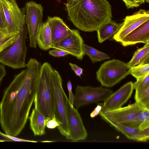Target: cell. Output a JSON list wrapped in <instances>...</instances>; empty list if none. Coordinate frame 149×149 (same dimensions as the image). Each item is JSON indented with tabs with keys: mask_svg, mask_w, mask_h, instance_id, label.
I'll list each match as a JSON object with an SVG mask.
<instances>
[{
	"mask_svg": "<svg viewBox=\"0 0 149 149\" xmlns=\"http://www.w3.org/2000/svg\"><path fill=\"white\" fill-rule=\"evenodd\" d=\"M149 86V73L133 83V88L136 91L142 89Z\"/></svg>",
	"mask_w": 149,
	"mask_h": 149,
	"instance_id": "4316f807",
	"label": "cell"
},
{
	"mask_svg": "<svg viewBox=\"0 0 149 149\" xmlns=\"http://www.w3.org/2000/svg\"><path fill=\"white\" fill-rule=\"evenodd\" d=\"M113 91L107 88L77 85L73 102L77 109L91 103L104 101Z\"/></svg>",
	"mask_w": 149,
	"mask_h": 149,
	"instance_id": "52a82bcc",
	"label": "cell"
},
{
	"mask_svg": "<svg viewBox=\"0 0 149 149\" xmlns=\"http://www.w3.org/2000/svg\"><path fill=\"white\" fill-rule=\"evenodd\" d=\"M131 127L140 132L149 127V109L144 108L139 112Z\"/></svg>",
	"mask_w": 149,
	"mask_h": 149,
	"instance_id": "603a6c76",
	"label": "cell"
},
{
	"mask_svg": "<svg viewBox=\"0 0 149 149\" xmlns=\"http://www.w3.org/2000/svg\"><path fill=\"white\" fill-rule=\"evenodd\" d=\"M102 110V107L100 104V105H97L95 109L91 112L90 114V116L91 118H94Z\"/></svg>",
	"mask_w": 149,
	"mask_h": 149,
	"instance_id": "d590c367",
	"label": "cell"
},
{
	"mask_svg": "<svg viewBox=\"0 0 149 149\" xmlns=\"http://www.w3.org/2000/svg\"><path fill=\"white\" fill-rule=\"evenodd\" d=\"M54 69L47 62L42 64L35 99L39 110L48 120L54 115V96L52 80Z\"/></svg>",
	"mask_w": 149,
	"mask_h": 149,
	"instance_id": "3957f363",
	"label": "cell"
},
{
	"mask_svg": "<svg viewBox=\"0 0 149 149\" xmlns=\"http://www.w3.org/2000/svg\"><path fill=\"white\" fill-rule=\"evenodd\" d=\"M84 43L79 31L73 29L71 33L55 44L52 48L64 50L78 59L81 60L85 55L83 49Z\"/></svg>",
	"mask_w": 149,
	"mask_h": 149,
	"instance_id": "4fadbf2b",
	"label": "cell"
},
{
	"mask_svg": "<svg viewBox=\"0 0 149 149\" xmlns=\"http://www.w3.org/2000/svg\"><path fill=\"white\" fill-rule=\"evenodd\" d=\"M60 124L55 115L47 122L46 126L49 129H54L58 127Z\"/></svg>",
	"mask_w": 149,
	"mask_h": 149,
	"instance_id": "4dcf8cb0",
	"label": "cell"
},
{
	"mask_svg": "<svg viewBox=\"0 0 149 149\" xmlns=\"http://www.w3.org/2000/svg\"><path fill=\"white\" fill-rule=\"evenodd\" d=\"M54 102V115L60 123L57 128L61 134L67 139L69 135L68 125V99L63 89L61 77L54 70L52 75Z\"/></svg>",
	"mask_w": 149,
	"mask_h": 149,
	"instance_id": "277c9868",
	"label": "cell"
},
{
	"mask_svg": "<svg viewBox=\"0 0 149 149\" xmlns=\"http://www.w3.org/2000/svg\"><path fill=\"white\" fill-rule=\"evenodd\" d=\"M144 108L135 102L127 106L113 110L101 111L99 114L101 118H110L120 124L131 127L138 114Z\"/></svg>",
	"mask_w": 149,
	"mask_h": 149,
	"instance_id": "30bf717a",
	"label": "cell"
},
{
	"mask_svg": "<svg viewBox=\"0 0 149 149\" xmlns=\"http://www.w3.org/2000/svg\"><path fill=\"white\" fill-rule=\"evenodd\" d=\"M42 64L34 58L15 75L0 103V123L5 133L16 137L24 128L34 102Z\"/></svg>",
	"mask_w": 149,
	"mask_h": 149,
	"instance_id": "6da1fadb",
	"label": "cell"
},
{
	"mask_svg": "<svg viewBox=\"0 0 149 149\" xmlns=\"http://www.w3.org/2000/svg\"><path fill=\"white\" fill-rule=\"evenodd\" d=\"M83 49L85 54H86L89 56L93 63L110 58V56L107 54L84 43L83 45Z\"/></svg>",
	"mask_w": 149,
	"mask_h": 149,
	"instance_id": "7402d4cb",
	"label": "cell"
},
{
	"mask_svg": "<svg viewBox=\"0 0 149 149\" xmlns=\"http://www.w3.org/2000/svg\"><path fill=\"white\" fill-rule=\"evenodd\" d=\"M67 86L68 91L69 100L71 104L73 105V102L74 99V95L72 92V86L71 82L70 81H69L67 82Z\"/></svg>",
	"mask_w": 149,
	"mask_h": 149,
	"instance_id": "836d02e7",
	"label": "cell"
},
{
	"mask_svg": "<svg viewBox=\"0 0 149 149\" xmlns=\"http://www.w3.org/2000/svg\"><path fill=\"white\" fill-rule=\"evenodd\" d=\"M131 68L120 60H110L101 65L96 72L97 79L102 86L111 87L130 74Z\"/></svg>",
	"mask_w": 149,
	"mask_h": 149,
	"instance_id": "8992f818",
	"label": "cell"
},
{
	"mask_svg": "<svg viewBox=\"0 0 149 149\" xmlns=\"http://www.w3.org/2000/svg\"><path fill=\"white\" fill-rule=\"evenodd\" d=\"M149 73V63H144L132 67L130 74L137 80Z\"/></svg>",
	"mask_w": 149,
	"mask_h": 149,
	"instance_id": "484cf974",
	"label": "cell"
},
{
	"mask_svg": "<svg viewBox=\"0 0 149 149\" xmlns=\"http://www.w3.org/2000/svg\"><path fill=\"white\" fill-rule=\"evenodd\" d=\"M25 22L29 39V46L37 48L36 38L39 30L43 23V8L40 4L33 1L25 3Z\"/></svg>",
	"mask_w": 149,
	"mask_h": 149,
	"instance_id": "ba28073f",
	"label": "cell"
},
{
	"mask_svg": "<svg viewBox=\"0 0 149 149\" xmlns=\"http://www.w3.org/2000/svg\"></svg>",
	"mask_w": 149,
	"mask_h": 149,
	"instance_id": "f35d334b",
	"label": "cell"
},
{
	"mask_svg": "<svg viewBox=\"0 0 149 149\" xmlns=\"http://www.w3.org/2000/svg\"><path fill=\"white\" fill-rule=\"evenodd\" d=\"M27 33L26 26L20 31L13 43L0 53V63L14 69L26 67Z\"/></svg>",
	"mask_w": 149,
	"mask_h": 149,
	"instance_id": "5b68a950",
	"label": "cell"
},
{
	"mask_svg": "<svg viewBox=\"0 0 149 149\" xmlns=\"http://www.w3.org/2000/svg\"><path fill=\"white\" fill-rule=\"evenodd\" d=\"M49 53L50 55L55 57H63L68 55H70L69 54L66 52L61 49L56 48L49 50Z\"/></svg>",
	"mask_w": 149,
	"mask_h": 149,
	"instance_id": "f546056e",
	"label": "cell"
},
{
	"mask_svg": "<svg viewBox=\"0 0 149 149\" xmlns=\"http://www.w3.org/2000/svg\"><path fill=\"white\" fill-rule=\"evenodd\" d=\"M145 1L147 2V3H149V0H145Z\"/></svg>",
	"mask_w": 149,
	"mask_h": 149,
	"instance_id": "8d00e7d4",
	"label": "cell"
},
{
	"mask_svg": "<svg viewBox=\"0 0 149 149\" xmlns=\"http://www.w3.org/2000/svg\"><path fill=\"white\" fill-rule=\"evenodd\" d=\"M123 46L149 43V20L132 31L120 42Z\"/></svg>",
	"mask_w": 149,
	"mask_h": 149,
	"instance_id": "2e32d148",
	"label": "cell"
},
{
	"mask_svg": "<svg viewBox=\"0 0 149 149\" xmlns=\"http://www.w3.org/2000/svg\"><path fill=\"white\" fill-rule=\"evenodd\" d=\"M19 33H8L0 31V53L13 43Z\"/></svg>",
	"mask_w": 149,
	"mask_h": 149,
	"instance_id": "d4e9b609",
	"label": "cell"
},
{
	"mask_svg": "<svg viewBox=\"0 0 149 149\" xmlns=\"http://www.w3.org/2000/svg\"><path fill=\"white\" fill-rule=\"evenodd\" d=\"M0 135L5 137L7 139L9 140L10 141H21V142H37V141H34L27 140L24 139H20L16 137L11 136L8 135L6 134H4L1 132L0 133Z\"/></svg>",
	"mask_w": 149,
	"mask_h": 149,
	"instance_id": "1f68e13d",
	"label": "cell"
},
{
	"mask_svg": "<svg viewBox=\"0 0 149 149\" xmlns=\"http://www.w3.org/2000/svg\"><path fill=\"white\" fill-rule=\"evenodd\" d=\"M68 111V125L69 135L67 139L77 142L85 140L87 132L84 125L77 109L67 101Z\"/></svg>",
	"mask_w": 149,
	"mask_h": 149,
	"instance_id": "8fae6325",
	"label": "cell"
},
{
	"mask_svg": "<svg viewBox=\"0 0 149 149\" xmlns=\"http://www.w3.org/2000/svg\"><path fill=\"white\" fill-rule=\"evenodd\" d=\"M123 24V22L117 23L112 19L105 23L97 31L98 42L102 43L114 36Z\"/></svg>",
	"mask_w": 149,
	"mask_h": 149,
	"instance_id": "d6986e66",
	"label": "cell"
},
{
	"mask_svg": "<svg viewBox=\"0 0 149 149\" xmlns=\"http://www.w3.org/2000/svg\"><path fill=\"white\" fill-rule=\"evenodd\" d=\"M1 132H0V133ZM2 141V140H0V141Z\"/></svg>",
	"mask_w": 149,
	"mask_h": 149,
	"instance_id": "74e56055",
	"label": "cell"
},
{
	"mask_svg": "<svg viewBox=\"0 0 149 149\" xmlns=\"http://www.w3.org/2000/svg\"><path fill=\"white\" fill-rule=\"evenodd\" d=\"M0 31L8 33L6 30V19L3 8L0 0Z\"/></svg>",
	"mask_w": 149,
	"mask_h": 149,
	"instance_id": "83f0119b",
	"label": "cell"
},
{
	"mask_svg": "<svg viewBox=\"0 0 149 149\" xmlns=\"http://www.w3.org/2000/svg\"><path fill=\"white\" fill-rule=\"evenodd\" d=\"M134 90L132 81L125 84L111 94L103 103L100 104L101 111H109L122 107L131 97Z\"/></svg>",
	"mask_w": 149,
	"mask_h": 149,
	"instance_id": "7c38bea8",
	"label": "cell"
},
{
	"mask_svg": "<svg viewBox=\"0 0 149 149\" xmlns=\"http://www.w3.org/2000/svg\"><path fill=\"white\" fill-rule=\"evenodd\" d=\"M46 21L50 29L52 47L72 32L73 29H70L59 17L48 16Z\"/></svg>",
	"mask_w": 149,
	"mask_h": 149,
	"instance_id": "9a60e30c",
	"label": "cell"
},
{
	"mask_svg": "<svg viewBox=\"0 0 149 149\" xmlns=\"http://www.w3.org/2000/svg\"><path fill=\"white\" fill-rule=\"evenodd\" d=\"M127 9L137 8L145 2V0H122Z\"/></svg>",
	"mask_w": 149,
	"mask_h": 149,
	"instance_id": "f1b7e54d",
	"label": "cell"
},
{
	"mask_svg": "<svg viewBox=\"0 0 149 149\" xmlns=\"http://www.w3.org/2000/svg\"><path fill=\"white\" fill-rule=\"evenodd\" d=\"M5 14L7 32L19 33L26 26L25 7L20 8L16 0H0Z\"/></svg>",
	"mask_w": 149,
	"mask_h": 149,
	"instance_id": "9c48e42d",
	"label": "cell"
},
{
	"mask_svg": "<svg viewBox=\"0 0 149 149\" xmlns=\"http://www.w3.org/2000/svg\"><path fill=\"white\" fill-rule=\"evenodd\" d=\"M37 44L42 50L46 51L52 47L50 29L48 22H43L38 31L36 38Z\"/></svg>",
	"mask_w": 149,
	"mask_h": 149,
	"instance_id": "ffe728a7",
	"label": "cell"
},
{
	"mask_svg": "<svg viewBox=\"0 0 149 149\" xmlns=\"http://www.w3.org/2000/svg\"><path fill=\"white\" fill-rule=\"evenodd\" d=\"M134 98L136 103L149 109V86L142 89L136 91Z\"/></svg>",
	"mask_w": 149,
	"mask_h": 149,
	"instance_id": "cb8c5ba5",
	"label": "cell"
},
{
	"mask_svg": "<svg viewBox=\"0 0 149 149\" xmlns=\"http://www.w3.org/2000/svg\"><path fill=\"white\" fill-rule=\"evenodd\" d=\"M69 65L76 76L81 77L83 73V69L76 64L71 63H69Z\"/></svg>",
	"mask_w": 149,
	"mask_h": 149,
	"instance_id": "d6a6232c",
	"label": "cell"
},
{
	"mask_svg": "<svg viewBox=\"0 0 149 149\" xmlns=\"http://www.w3.org/2000/svg\"><path fill=\"white\" fill-rule=\"evenodd\" d=\"M101 118L130 140L138 142H146L149 139V136L144 135L136 128L124 126L110 118L105 117Z\"/></svg>",
	"mask_w": 149,
	"mask_h": 149,
	"instance_id": "ac0fdd59",
	"label": "cell"
},
{
	"mask_svg": "<svg viewBox=\"0 0 149 149\" xmlns=\"http://www.w3.org/2000/svg\"><path fill=\"white\" fill-rule=\"evenodd\" d=\"M34 108L29 117L31 129L35 136H42L45 133L46 123L48 120L38 109L36 100H34Z\"/></svg>",
	"mask_w": 149,
	"mask_h": 149,
	"instance_id": "e0dca14e",
	"label": "cell"
},
{
	"mask_svg": "<svg viewBox=\"0 0 149 149\" xmlns=\"http://www.w3.org/2000/svg\"><path fill=\"white\" fill-rule=\"evenodd\" d=\"M149 43H148L138 49L134 52L131 60L127 63L133 67L142 63H149Z\"/></svg>",
	"mask_w": 149,
	"mask_h": 149,
	"instance_id": "44dd1931",
	"label": "cell"
},
{
	"mask_svg": "<svg viewBox=\"0 0 149 149\" xmlns=\"http://www.w3.org/2000/svg\"><path fill=\"white\" fill-rule=\"evenodd\" d=\"M6 74V71L3 65L0 63V85Z\"/></svg>",
	"mask_w": 149,
	"mask_h": 149,
	"instance_id": "e575fe53",
	"label": "cell"
},
{
	"mask_svg": "<svg viewBox=\"0 0 149 149\" xmlns=\"http://www.w3.org/2000/svg\"><path fill=\"white\" fill-rule=\"evenodd\" d=\"M64 4L68 19L83 31H97L112 19L111 6L107 0H67Z\"/></svg>",
	"mask_w": 149,
	"mask_h": 149,
	"instance_id": "7a4b0ae2",
	"label": "cell"
},
{
	"mask_svg": "<svg viewBox=\"0 0 149 149\" xmlns=\"http://www.w3.org/2000/svg\"><path fill=\"white\" fill-rule=\"evenodd\" d=\"M149 20V11L140 9L133 14L126 16L123 24L118 32L113 36L116 41L121 40L132 31Z\"/></svg>",
	"mask_w": 149,
	"mask_h": 149,
	"instance_id": "5bb4252c",
	"label": "cell"
}]
</instances>
